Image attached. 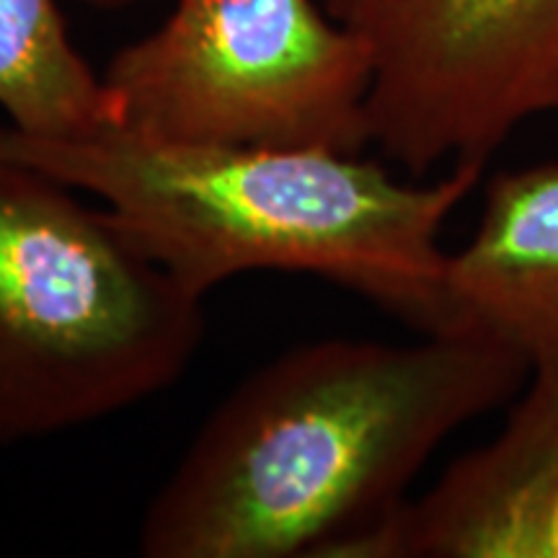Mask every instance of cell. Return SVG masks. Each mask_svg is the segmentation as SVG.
<instances>
[{"instance_id": "3957f363", "label": "cell", "mask_w": 558, "mask_h": 558, "mask_svg": "<svg viewBox=\"0 0 558 558\" xmlns=\"http://www.w3.org/2000/svg\"><path fill=\"white\" fill-rule=\"evenodd\" d=\"M78 194L0 153V445L143 403L205 337V298Z\"/></svg>"}, {"instance_id": "277c9868", "label": "cell", "mask_w": 558, "mask_h": 558, "mask_svg": "<svg viewBox=\"0 0 558 558\" xmlns=\"http://www.w3.org/2000/svg\"><path fill=\"white\" fill-rule=\"evenodd\" d=\"M101 78L120 128L160 143L369 145V52L318 0H177Z\"/></svg>"}, {"instance_id": "5b68a950", "label": "cell", "mask_w": 558, "mask_h": 558, "mask_svg": "<svg viewBox=\"0 0 558 558\" xmlns=\"http://www.w3.org/2000/svg\"><path fill=\"white\" fill-rule=\"evenodd\" d=\"M373 62L369 145L414 179L558 114V0H324Z\"/></svg>"}, {"instance_id": "7a4b0ae2", "label": "cell", "mask_w": 558, "mask_h": 558, "mask_svg": "<svg viewBox=\"0 0 558 558\" xmlns=\"http://www.w3.org/2000/svg\"><path fill=\"white\" fill-rule=\"evenodd\" d=\"M0 153L99 199L202 298L248 271H292L357 292L418 333L463 329L442 230L484 163L407 181L362 153L160 143L124 128L37 137L11 124Z\"/></svg>"}, {"instance_id": "ba28073f", "label": "cell", "mask_w": 558, "mask_h": 558, "mask_svg": "<svg viewBox=\"0 0 558 558\" xmlns=\"http://www.w3.org/2000/svg\"><path fill=\"white\" fill-rule=\"evenodd\" d=\"M0 109L37 137L120 128V107L70 39L58 0H0Z\"/></svg>"}, {"instance_id": "52a82bcc", "label": "cell", "mask_w": 558, "mask_h": 558, "mask_svg": "<svg viewBox=\"0 0 558 558\" xmlns=\"http://www.w3.org/2000/svg\"><path fill=\"white\" fill-rule=\"evenodd\" d=\"M448 292L463 329L530 365L558 352V158L488 179L476 230L448 256Z\"/></svg>"}, {"instance_id": "9c48e42d", "label": "cell", "mask_w": 558, "mask_h": 558, "mask_svg": "<svg viewBox=\"0 0 558 558\" xmlns=\"http://www.w3.org/2000/svg\"><path fill=\"white\" fill-rule=\"evenodd\" d=\"M81 3L94 5V9H101V11H122L135 3H143V0H81Z\"/></svg>"}, {"instance_id": "8992f818", "label": "cell", "mask_w": 558, "mask_h": 558, "mask_svg": "<svg viewBox=\"0 0 558 558\" xmlns=\"http://www.w3.org/2000/svg\"><path fill=\"white\" fill-rule=\"evenodd\" d=\"M331 558H558V352L530 365L486 442Z\"/></svg>"}, {"instance_id": "6da1fadb", "label": "cell", "mask_w": 558, "mask_h": 558, "mask_svg": "<svg viewBox=\"0 0 558 558\" xmlns=\"http://www.w3.org/2000/svg\"><path fill=\"white\" fill-rule=\"evenodd\" d=\"M527 373L520 349L481 329L292 347L205 418L140 520V554L331 558Z\"/></svg>"}]
</instances>
